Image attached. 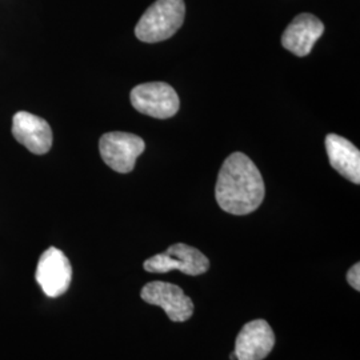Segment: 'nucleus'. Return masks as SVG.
Returning a JSON list of instances; mask_svg holds the SVG:
<instances>
[{
	"label": "nucleus",
	"mask_w": 360,
	"mask_h": 360,
	"mask_svg": "<svg viewBox=\"0 0 360 360\" xmlns=\"http://www.w3.org/2000/svg\"><path fill=\"white\" fill-rule=\"evenodd\" d=\"M264 195V181L255 163L243 153L230 155L219 171L215 186L220 208L232 215H248L263 203Z\"/></svg>",
	"instance_id": "obj_1"
},
{
	"label": "nucleus",
	"mask_w": 360,
	"mask_h": 360,
	"mask_svg": "<svg viewBox=\"0 0 360 360\" xmlns=\"http://www.w3.org/2000/svg\"><path fill=\"white\" fill-rule=\"evenodd\" d=\"M186 15L183 0H156L143 13L135 27V35L144 43H158L174 37Z\"/></svg>",
	"instance_id": "obj_2"
},
{
	"label": "nucleus",
	"mask_w": 360,
	"mask_h": 360,
	"mask_svg": "<svg viewBox=\"0 0 360 360\" xmlns=\"http://www.w3.org/2000/svg\"><path fill=\"white\" fill-rule=\"evenodd\" d=\"M144 270L153 274H166L178 270L190 276L206 274L210 269L208 257L198 248L184 243L169 245L167 251L144 262Z\"/></svg>",
	"instance_id": "obj_3"
},
{
	"label": "nucleus",
	"mask_w": 360,
	"mask_h": 360,
	"mask_svg": "<svg viewBox=\"0 0 360 360\" xmlns=\"http://www.w3.org/2000/svg\"><path fill=\"white\" fill-rule=\"evenodd\" d=\"M144 148L146 143L142 138L129 132H107L99 141L104 163L119 174L131 172Z\"/></svg>",
	"instance_id": "obj_4"
},
{
	"label": "nucleus",
	"mask_w": 360,
	"mask_h": 360,
	"mask_svg": "<svg viewBox=\"0 0 360 360\" xmlns=\"http://www.w3.org/2000/svg\"><path fill=\"white\" fill-rule=\"evenodd\" d=\"M129 99L136 111L156 119H168L179 111L180 101L176 91L163 82L136 86L131 91Z\"/></svg>",
	"instance_id": "obj_5"
},
{
	"label": "nucleus",
	"mask_w": 360,
	"mask_h": 360,
	"mask_svg": "<svg viewBox=\"0 0 360 360\" xmlns=\"http://www.w3.org/2000/svg\"><path fill=\"white\" fill-rule=\"evenodd\" d=\"M35 278L49 297H58L67 292L72 279V267L65 252L56 247L47 248L39 259Z\"/></svg>",
	"instance_id": "obj_6"
},
{
	"label": "nucleus",
	"mask_w": 360,
	"mask_h": 360,
	"mask_svg": "<svg viewBox=\"0 0 360 360\" xmlns=\"http://www.w3.org/2000/svg\"><path fill=\"white\" fill-rule=\"evenodd\" d=\"M141 296L146 303L165 309L172 322H187L193 316V300L176 284L150 282L143 287Z\"/></svg>",
	"instance_id": "obj_7"
},
{
	"label": "nucleus",
	"mask_w": 360,
	"mask_h": 360,
	"mask_svg": "<svg viewBox=\"0 0 360 360\" xmlns=\"http://www.w3.org/2000/svg\"><path fill=\"white\" fill-rule=\"evenodd\" d=\"M275 346V334L270 324L257 319L243 326L235 340L236 360H263Z\"/></svg>",
	"instance_id": "obj_8"
},
{
	"label": "nucleus",
	"mask_w": 360,
	"mask_h": 360,
	"mask_svg": "<svg viewBox=\"0 0 360 360\" xmlns=\"http://www.w3.org/2000/svg\"><path fill=\"white\" fill-rule=\"evenodd\" d=\"M13 138L23 144L32 154H47L52 147V129L40 116L27 111H19L13 115Z\"/></svg>",
	"instance_id": "obj_9"
},
{
	"label": "nucleus",
	"mask_w": 360,
	"mask_h": 360,
	"mask_svg": "<svg viewBox=\"0 0 360 360\" xmlns=\"http://www.w3.org/2000/svg\"><path fill=\"white\" fill-rule=\"evenodd\" d=\"M324 32V25L312 13H300L288 25L282 37L287 51L303 58L312 51L315 43Z\"/></svg>",
	"instance_id": "obj_10"
},
{
	"label": "nucleus",
	"mask_w": 360,
	"mask_h": 360,
	"mask_svg": "<svg viewBox=\"0 0 360 360\" xmlns=\"http://www.w3.org/2000/svg\"><path fill=\"white\" fill-rule=\"evenodd\" d=\"M326 150L331 163V167L336 169L346 179L359 184L360 183V153L359 150L343 136L336 134H328L326 138Z\"/></svg>",
	"instance_id": "obj_11"
},
{
	"label": "nucleus",
	"mask_w": 360,
	"mask_h": 360,
	"mask_svg": "<svg viewBox=\"0 0 360 360\" xmlns=\"http://www.w3.org/2000/svg\"><path fill=\"white\" fill-rule=\"evenodd\" d=\"M347 282L354 290H360V264L355 263L347 272Z\"/></svg>",
	"instance_id": "obj_12"
},
{
	"label": "nucleus",
	"mask_w": 360,
	"mask_h": 360,
	"mask_svg": "<svg viewBox=\"0 0 360 360\" xmlns=\"http://www.w3.org/2000/svg\"><path fill=\"white\" fill-rule=\"evenodd\" d=\"M231 360H236V355H235V352H232L231 354Z\"/></svg>",
	"instance_id": "obj_13"
}]
</instances>
